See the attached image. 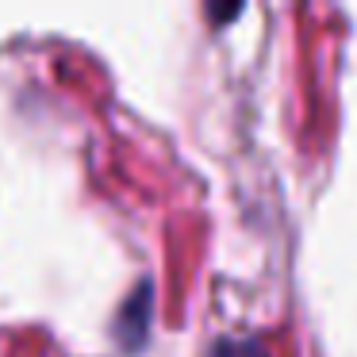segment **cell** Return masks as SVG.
<instances>
[{
	"instance_id": "6da1fadb",
	"label": "cell",
	"mask_w": 357,
	"mask_h": 357,
	"mask_svg": "<svg viewBox=\"0 0 357 357\" xmlns=\"http://www.w3.org/2000/svg\"><path fill=\"white\" fill-rule=\"evenodd\" d=\"M146 300H150V288L142 284L139 292L123 303V311H119V342H123L127 349L142 346V338H146V323H150V303Z\"/></svg>"
},
{
	"instance_id": "7a4b0ae2",
	"label": "cell",
	"mask_w": 357,
	"mask_h": 357,
	"mask_svg": "<svg viewBox=\"0 0 357 357\" xmlns=\"http://www.w3.org/2000/svg\"><path fill=\"white\" fill-rule=\"evenodd\" d=\"M208 357H269L261 342L254 338H223L208 349Z\"/></svg>"
}]
</instances>
